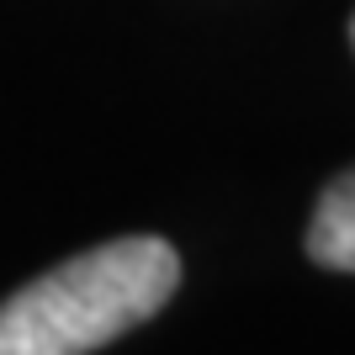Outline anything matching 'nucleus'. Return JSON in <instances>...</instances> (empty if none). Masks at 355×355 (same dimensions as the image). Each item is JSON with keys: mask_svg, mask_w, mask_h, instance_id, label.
Segmentation results:
<instances>
[{"mask_svg": "<svg viewBox=\"0 0 355 355\" xmlns=\"http://www.w3.org/2000/svg\"><path fill=\"white\" fill-rule=\"evenodd\" d=\"M180 260L154 234L74 254L0 302V355H90L175 297Z\"/></svg>", "mask_w": 355, "mask_h": 355, "instance_id": "nucleus-1", "label": "nucleus"}, {"mask_svg": "<svg viewBox=\"0 0 355 355\" xmlns=\"http://www.w3.org/2000/svg\"><path fill=\"white\" fill-rule=\"evenodd\" d=\"M308 254L324 270L355 276V170H345L313 207L308 223Z\"/></svg>", "mask_w": 355, "mask_h": 355, "instance_id": "nucleus-2", "label": "nucleus"}, {"mask_svg": "<svg viewBox=\"0 0 355 355\" xmlns=\"http://www.w3.org/2000/svg\"><path fill=\"white\" fill-rule=\"evenodd\" d=\"M350 37H355V21H350Z\"/></svg>", "mask_w": 355, "mask_h": 355, "instance_id": "nucleus-3", "label": "nucleus"}]
</instances>
